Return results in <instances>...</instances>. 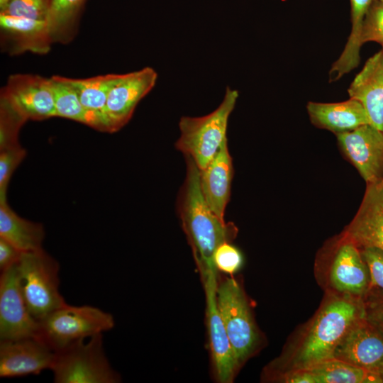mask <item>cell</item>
Here are the masks:
<instances>
[{
  "label": "cell",
  "mask_w": 383,
  "mask_h": 383,
  "mask_svg": "<svg viewBox=\"0 0 383 383\" xmlns=\"http://www.w3.org/2000/svg\"><path fill=\"white\" fill-rule=\"evenodd\" d=\"M348 92L364 106L370 125L383 131V50L365 62Z\"/></svg>",
  "instance_id": "17"
},
{
  "label": "cell",
  "mask_w": 383,
  "mask_h": 383,
  "mask_svg": "<svg viewBox=\"0 0 383 383\" xmlns=\"http://www.w3.org/2000/svg\"><path fill=\"white\" fill-rule=\"evenodd\" d=\"M122 75L109 74L87 79L68 78L82 105L99 119L100 131H106L104 111L111 89L121 79Z\"/></svg>",
  "instance_id": "23"
},
{
  "label": "cell",
  "mask_w": 383,
  "mask_h": 383,
  "mask_svg": "<svg viewBox=\"0 0 383 383\" xmlns=\"http://www.w3.org/2000/svg\"><path fill=\"white\" fill-rule=\"evenodd\" d=\"M27 119L1 95L0 99V150L20 145L18 134Z\"/></svg>",
  "instance_id": "26"
},
{
  "label": "cell",
  "mask_w": 383,
  "mask_h": 383,
  "mask_svg": "<svg viewBox=\"0 0 383 383\" xmlns=\"http://www.w3.org/2000/svg\"><path fill=\"white\" fill-rule=\"evenodd\" d=\"M22 254L17 249L2 238H0V270L1 272L8 270L16 265Z\"/></svg>",
  "instance_id": "32"
},
{
  "label": "cell",
  "mask_w": 383,
  "mask_h": 383,
  "mask_svg": "<svg viewBox=\"0 0 383 383\" xmlns=\"http://www.w3.org/2000/svg\"><path fill=\"white\" fill-rule=\"evenodd\" d=\"M199 273L206 297L208 347L213 379L219 383H231L240 368L217 305L218 272L206 270Z\"/></svg>",
  "instance_id": "9"
},
{
  "label": "cell",
  "mask_w": 383,
  "mask_h": 383,
  "mask_svg": "<svg viewBox=\"0 0 383 383\" xmlns=\"http://www.w3.org/2000/svg\"><path fill=\"white\" fill-rule=\"evenodd\" d=\"M16 265L27 308L35 319L67 304L59 289V263L43 249L22 252Z\"/></svg>",
  "instance_id": "7"
},
{
  "label": "cell",
  "mask_w": 383,
  "mask_h": 383,
  "mask_svg": "<svg viewBox=\"0 0 383 383\" xmlns=\"http://www.w3.org/2000/svg\"><path fill=\"white\" fill-rule=\"evenodd\" d=\"M360 248L370 274L369 289L364 301L383 299V251L374 247Z\"/></svg>",
  "instance_id": "27"
},
{
  "label": "cell",
  "mask_w": 383,
  "mask_h": 383,
  "mask_svg": "<svg viewBox=\"0 0 383 383\" xmlns=\"http://www.w3.org/2000/svg\"><path fill=\"white\" fill-rule=\"evenodd\" d=\"M277 382L382 383V379L377 374L331 357L309 367L285 374Z\"/></svg>",
  "instance_id": "19"
},
{
  "label": "cell",
  "mask_w": 383,
  "mask_h": 383,
  "mask_svg": "<svg viewBox=\"0 0 383 383\" xmlns=\"http://www.w3.org/2000/svg\"><path fill=\"white\" fill-rule=\"evenodd\" d=\"M44 237L41 223L20 217L11 209L6 199H0V238L25 252L43 249Z\"/></svg>",
  "instance_id": "22"
},
{
  "label": "cell",
  "mask_w": 383,
  "mask_h": 383,
  "mask_svg": "<svg viewBox=\"0 0 383 383\" xmlns=\"http://www.w3.org/2000/svg\"><path fill=\"white\" fill-rule=\"evenodd\" d=\"M371 41L383 44V2L379 0L370 6L362 28V44Z\"/></svg>",
  "instance_id": "30"
},
{
  "label": "cell",
  "mask_w": 383,
  "mask_h": 383,
  "mask_svg": "<svg viewBox=\"0 0 383 383\" xmlns=\"http://www.w3.org/2000/svg\"><path fill=\"white\" fill-rule=\"evenodd\" d=\"M314 274L325 293L364 301L369 289V270L361 249L343 231L319 251Z\"/></svg>",
  "instance_id": "3"
},
{
  "label": "cell",
  "mask_w": 383,
  "mask_h": 383,
  "mask_svg": "<svg viewBox=\"0 0 383 383\" xmlns=\"http://www.w3.org/2000/svg\"><path fill=\"white\" fill-rule=\"evenodd\" d=\"M0 27L11 41L14 54L26 51L46 54L52 43L45 21L0 13Z\"/></svg>",
  "instance_id": "21"
},
{
  "label": "cell",
  "mask_w": 383,
  "mask_h": 383,
  "mask_svg": "<svg viewBox=\"0 0 383 383\" xmlns=\"http://www.w3.org/2000/svg\"><path fill=\"white\" fill-rule=\"evenodd\" d=\"M50 370L55 383H118L120 374L109 362L102 333L78 340L55 352Z\"/></svg>",
  "instance_id": "8"
},
{
  "label": "cell",
  "mask_w": 383,
  "mask_h": 383,
  "mask_svg": "<svg viewBox=\"0 0 383 383\" xmlns=\"http://www.w3.org/2000/svg\"><path fill=\"white\" fill-rule=\"evenodd\" d=\"M185 159L186 175L177 199L182 227L199 272L218 271L213 253L221 244L232 242L236 238L238 228L233 223L226 222L211 211L201 190L199 167L189 157Z\"/></svg>",
  "instance_id": "2"
},
{
  "label": "cell",
  "mask_w": 383,
  "mask_h": 383,
  "mask_svg": "<svg viewBox=\"0 0 383 383\" xmlns=\"http://www.w3.org/2000/svg\"><path fill=\"white\" fill-rule=\"evenodd\" d=\"M11 0H0V11H2Z\"/></svg>",
  "instance_id": "34"
},
{
  "label": "cell",
  "mask_w": 383,
  "mask_h": 383,
  "mask_svg": "<svg viewBox=\"0 0 383 383\" xmlns=\"http://www.w3.org/2000/svg\"><path fill=\"white\" fill-rule=\"evenodd\" d=\"M51 0H11L0 13L47 21Z\"/></svg>",
  "instance_id": "28"
},
{
  "label": "cell",
  "mask_w": 383,
  "mask_h": 383,
  "mask_svg": "<svg viewBox=\"0 0 383 383\" xmlns=\"http://www.w3.org/2000/svg\"><path fill=\"white\" fill-rule=\"evenodd\" d=\"M231 243L221 244L216 249L213 260L218 272L233 276L241 270L244 259L241 251Z\"/></svg>",
  "instance_id": "29"
},
{
  "label": "cell",
  "mask_w": 383,
  "mask_h": 383,
  "mask_svg": "<svg viewBox=\"0 0 383 383\" xmlns=\"http://www.w3.org/2000/svg\"><path fill=\"white\" fill-rule=\"evenodd\" d=\"M1 95L27 120L56 117L49 78L28 74L11 75Z\"/></svg>",
  "instance_id": "14"
},
{
  "label": "cell",
  "mask_w": 383,
  "mask_h": 383,
  "mask_svg": "<svg viewBox=\"0 0 383 383\" xmlns=\"http://www.w3.org/2000/svg\"><path fill=\"white\" fill-rule=\"evenodd\" d=\"M86 0H51L47 26L52 43L72 40Z\"/></svg>",
  "instance_id": "25"
},
{
  "label": "cell",
  "mask_w": 383,
  "mask_h": 383,
  "mask_svg": "<svg viewBox=\"0 0 383 383\" xmlns=\"http://www.w3.org/2000/svg\"><path fill=\"white\" fill-rule=\"evenodd\" d=\"M233 175V162L227 140L199 174L200 187L206 202L211 211L223 221L230 199Z\"/></svg>",
  "instance_id": "18"
},
{
  "label": "cell",
  "mask_w": 383,
  "mask_h": 383,
  "mask_svg": "<svg viewBox=\"0 0 383 383\" xmlns=\"http://www.w3.org/2000/svg\"><path fill=\"white\" fill-rule=\"evenodd\" d=\"M156 71L150 67L123 74L111 89L104 111L107 132H115L131 118L139 101L154 87Z\"/></svg>",
  "instance_id": "11"
},
{
  "label": "cell",
  "mask_w": 383,
  "mask_h": 383,
  "mask_svg": "<svg viewBox=\"0 0 383 383\" xmlns=\"http://www.w3.org/2000/svg\"><path fill=\"white\" fill-rule=\"evenodd\" d=\"M381 183H382V184H383V182H381Z\"/></svg>",
  "instance_id": "37"
},
{
  "label": "cell",
  "mask_w": 383,
  "mask_h": 383,
  "mask_svg": "<svg viewBox=\"0 0 383 383\" xmlns=\"http://www.w3.org/2000/svg\"><path fill=\"white\" fill-rule=\"evenodd\" d=\"M379 1H382V2H383V0H379Z\"/></svg>",
  "instance_id": "36"
},
{
  "label": "cell",
  "mask_w": 383,
  "mask_h": 383,
  "mask_svg": "<svg viewBox=\"0 0 383 383\" xmlns=\"http://www.w3.org/2000/svg\"><path fill=\"white\" fill-rule=\"evenodd\" d=\"M16 264L1 272L0 340L38 335V321L32 316L27 308Z\"/></svg>",
  "instance_id": "10"
},
{
  "label": "cell",
  "mask_w": 383,
  "mask_h": 383,
  "mask_svg": "<svg viewBox=\"0 0 383 383\" xmlns=\"http://www.w3.org/2000/svg\"><path fill=\"white\" fill-rule=\"evenodd\" d=\"M306 109L313 124L336 135L370 124L362 104L353 98L337 103L309 101Z\"/></svg>",
  "instance_id": "20"
},
{
  "label": "cell",
  "mask_w": 383,
  "mask_h": 383,
  "mask_svg": "<svg viewBox=\"0 0 383 383\" xmlns=\"http://www.w3.org/2000/svg\"><path fill=\"white\" fill-rule=\"evenodd\" d=\"M238 97V91L227 87L222 102L214 111L204 116L180 118V136L175 148L192 158L200 170L208 165L227 140L228 118Z\"/></svg>",
  "instance_id": "5"
},
{
  "label": "cell",
  "mask_w": 383,
  "mask_h": 383,
  "mask_svg": "<svg viewBox=\"0 0 383 383\" xmlns=\"http://www.w3.org/2000/svg\"><path fill=\"white\" fill-rule=\"evenodd\" d=\"M332 357L377 374L383 383V333L365 317L350 328Z\"/></svg>",
  "instance_id": "13"
},
{
  "label": "cell",
  "mask_w": 383,
  "mask_h": 383,
  "mask_svg": "<svg viewBox=\"0 0 383 383\" xmlns=\"http://www.w3.org/2000/svg\"><path fill=\"white\" fill-rule=\"evenodd\" d=\"M365 318L383 333V299L364 301Z\"/></svg>",
  "instance_id": "33"
},
{
  "label": "cell",
  "mask_w": 383,
  "mask_h": 383,
  "mask_svg": "<svg viewBox=\"0 0 383 383\" xmlns=\"http://www.w3.org/2000/svg\"><path fill=\"white\" fill-rule=\"evenodd\" d=\"M216 301L237 364L240 368L265 343L243 284L233 276L218 279Z\"/></svg>",
  "instance_id": "4"
},
{
  "label": "cell",
  "mask_w": 383,
  "mask_h": 383,
  "mask_svg": "<svg viewBox=\"0 0 383 383\" xmlns=\"http://www.w3.org/2000/svg\"><path fill=\"white\" fill-rule=\"evenodd\" d=\"M55 351L37 336L0 340V377L38 374L51 368Z\"/></svg>",
  "instance_id": "15"
},
{
  "label": "cell",
  "mask_w": 383,
  "mask_h": 383,
  "mask_svg": "<svg viewBox=\"0 0 383 383\" xmlns=\"http://www.w3.org/2000/svg\"><path fill=\"white\" fill-rule=\"evenodd\" d=\"M49 80L54 96L56 117L71 119L99 130V119L82 105L68 78L52 76Z\"/></svg>",
  "instance_id": "24"
},
{
  "label": "cell",
  "mask_w": 383,
  "mask_h": 383,
  "mask_svg": "<svg viewBox=\"0 0 383 383\" xmlns=\"http://www.w3.org/2000/svg\"><path fill=\"white\" fill-rule=\"evenodd\" d=\"M26 155L21 145L0 150V199H6L9 180Z\"/></svg>",
  "instance_id": "31"
},
{
  "label": "cell",
  "mask_w": 383,
  "mask_h": 383,
  "mask_svg": "<svg viewBox=\"0 0 383 383\" xmlns=\"http://www.w3.org/2000/svg\"><path fill=\"white\" fill-rule=\"evenodd\" d=\"M360 248L383 251V184L367 185L362 204L343 231Z\"/></svg>",
  "instance_id": "16"
},
{
  "label": "cell",
  "mask_w": 383,
  "mask_h": 383,
  "mask_svg": "<svg viewBox=\"0 0 383 383\" xmlns=\"http://www.w3.org/2000/svg\"><path fill=\"white\" fill-rule=\"evenodd\" d=\"M382 50H383V44L382 45Z\"/></svg>",
  "instance_id": "35"
},
{
  "label": "cell",
  "mask_w": 383,
  "mask_h": 383,
  "mask_svg": "<svg viewBox=\"0 0 383 383\" xmlns=\"http://www.w3.org/2000/svg\"><path fill=\"white\" fill-rule=\"evenodd\" d=\"M336 136L341 150L367 185L383 182V131L367 124Z\"/></svg>",
  "instance_id": "12"
},
{
  "label": "cell",
  "mask_w": 383,
  "mask_h": 383,
  "mask_svg": "<svg viewBox=\"0 0 383 383\" xmlns=\"http://www.w3.org/2000/svg\"><path fill=\"white\" fill-rule=\"evenodd\" d=\"M38 321L37 337L52 350L111 330L113 316L97 307L65 304Z\"/></svg>",
  "instance_id": "6"
},
{
  "label": "cell",
  "mask_w": 383,
  "mask_h": 383,
  "mask_svg": "<svg viewBox=\"0 0 383 383\" xmlns=\"http://www.w3.org/2000/svg\"><path fill=\"white\" fill-rule=\"evenodd\" d=\"M365 317L362 299L325 293L312 318L288 340L281 354L265 367L261 380L277 382L285 374L331 358L350 328Z\"/></svg>",
  "instance_id": "1"
}]
</instances>
